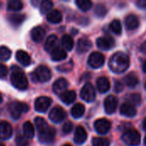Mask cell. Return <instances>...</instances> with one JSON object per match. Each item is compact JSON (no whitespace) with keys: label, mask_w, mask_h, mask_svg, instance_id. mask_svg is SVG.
<instances>
[{"label":"cell","mask_w":146,"mask_h":146,"mask_svg":"<svg viewBox=\"0 0 146 146\" xmlns=\"http://www.w3.org/2000/svg\"><path fill=\"white\" fill-rule=\"evenodd\" d=\"M109 65L113 72L117 74L123 73L128 68L130 65V59L127 54L123 52H116L110 58Z\"/></svg>","instance_id":"obj_1"},{"label":"cell","mask_w":146,"mask_h":146,"mask_svg":"<svg viewBox=\"0 0 146 146\" xmlns=\"http://www.w3.org/2000/svg\"><path fill=\"white\" fill-rule=\"evenodd\" d=\"M11 84L19 90H25L28 86L27 79L25 74L17 67L12 68V74L10 76Z\"/></svg>","instance_id":"obj_2"},{"label":"cell","mask_w":146,"mask_h":146,"mask_svg":"<svg viewBox=\"0 0 146 146\" xmlns=\"http://www.w3.org/2000/svg\"><path fill=\"white\" fill-rule=\"evenodd\" d=\"M51 78V72L50 68L44 65L38 66L33 74H32V80L33 81L46 82Z\"/></svg>","instance_id":"obj_3"},{"label":"cell","mask_w":146,"mask_h":146,"mask_svg":"<svg viewBox=\"0 0 146 146\" xmlns=\"http://www.w3.org/2000/svg\"><path fill=\"white\" fill-rule=\"evenodd\" d=\"M122 140L128 145L137 146L140 143V134L137 130L131 129L124 133L122 135Z\"/></svg>","instance_id":"obj_4"},{"label":"cell","mask_w":146,"mask_h":146,"mask_svg":"<svg viewBox=\"0 0 146 146\" xmlns=\"http://www.w3.org/2000/svg\"><path fill=\"white\" fill-rule=\"evenodd\" d=\"M28 110H29V106L23 103L14 102V103H11L9 105V112H10L12 118L14 119L20 118L21 115L22 113L27 112Z\"/></svg>","instance_id":"obj_5"},{"label":"cell","mask_w":146,"mask_h":146,"mask_svg":"<svg viewBox=\"0 0 146 146\" xmlns=\"http://www.w3.org/2000/svg\"><path fill=\"white\" fill-rule=\"evenodd\" d=\"M55 137L56 129L51 127H49L41 133H38V139L43 144H50L55 139Z\"/></svg>","instance_id":"obj_6"},{"label":"cell","mask_w":146,"mask_h":146,"mask_svg":"<svg viewBox=\"0 0 146 146\" xmlns=\"http://www.w3.org/2000/svg\"><path fill=\"white\" fill-rule=\"evenodd\" d=\"M80 96H81L82 99H84L85 101H86L88 103L92 102L96 97L93 86L91 83H86L83 86V88L80 92Z\"/></svg>","instance_id":"obj_7"},{"label":"cell","mask_w":146,"mask_h":146,"mask_svg":"<svg viewBox=\"0 0 146 146\" xmlns=\"http://www.w3.org/2000/svg\"><path fill=\"white\" fill-rule=\"evenodd\" d=\"M65 116H66L65 111L63 110L62 108L58 107V106L53 108L49 114V117L50 121L54 123H60L61 121L64 120Z\"/></svg>","instance_id":"obj_8"},{"label":"cell","mask_w":146,"mask_h":146,"mask_svg":"<svg viewBox=\"0 0 146 146\" xmlns=\"http://www.w3.org/2000/svg\"><path fill=\"white\" fill-rule=\"evenodd\" d=\"M104 56L99 52L92 53L88 58V64L93 68H100L104 65Z\"/></svg>","instance_id":"obj_9"},{"label":"cell","mask_w":146,"mask_h":146,"mask_svg":"<svg viewBox=\"0 0 146 146\" xmlns=\"http://www.w3.org/2000/svg\"><path fill=\"white\" fill-rule=\"evenodd\" d=\"M50 104H51V99L50 98L40 97V98L36 99L34 107H35L36 111L40 112V113H44L49 109Z\"/></svg>","instance_id":"obj_10"},{"label":"cell","mask_w":146,"mask_h":146,"mask_svg":"<svg viewBox=\"0 0 146 146\" xmlns=\"http://www.w3.org/2000/svg\"><path fill=\"white\" fill-rule=\"evenodd\" d=\"M111 124L110 122V121H108L107 119H99L98 121H96L95 124H94V127L96 129V131L100 133V134H105L109 132V130L110 129Z\"/></svg>","instance_id":"obj_11"},{"label":"cell","mask_w":146,"mask_h":146,"mask_svg":"<svg viewBox=\"0 0 146 146\" xmlns=\"http://www.w3.org/2000/svg\"><path fill=\"white\" fill-rule=\"evenodd\" d=\"M118 104V100L115 96L110 95L104 101V108L108 114H112L115 111Z\"/></svg>","instance_id":"obj_12"},{"label":"cell","mask_w":146,"mask_h":146,"mask_svg":"<svg viewBox=\"0 0 146 146\" xmlns=\"http://www.w3.org/2000/svg\"><path fill=\"white\" fill-rule=\"evenodd\" d=\"M13 130L9 123L6 121H0V139H9L12 135Z\"/></svg>","instance_id":"obj_13"},{"label":"cell","mask_w":146,"mask_h":146,"mask_svg":"<svg viewBox=\"0 0 146 146\" xmlns=\"http://www.w3.org/2000/svg\"><path fill=\"white\" fill-rule=\"evenodd\" d=\"M68 81L65 79H63V78L58 79L53 84V86H52L53 92L57 95H62L63 92H66V89L68 88Z\"/></svg>","instance_id":"obj_14"},{"label":"cell","mask_w":146,"mask_h":146,"mask_svg":"<svg viewBox=\"0 0 146 146\" xmlns=\"http://www.w3.org/2000/svg\"><path fill=\"white\" fill-rule=\"evenodd\" d=\"M86 139H87L86 131L85 130V128L83 127L79 126L76 128L75 133H74V142L78 145H81L86 140Z\"/></svg>","instance_id":"obj_15"},{"label":"cell","mask_w":146,"mask_h":146,"mask_svg":"<svg viewBox=\"0 0 146 146\" xmlns=\"http://www.w3.org/2000/svg\"><path fill=\"white\" fill-rule=\"evenodd\" d=\"M121 114L127 117H133L137 114V110L130 103H124L121 106Z\"/></svg>","instance_id":"obj_16"},{"label":"cell","mask_w":146,"mask_h":146,"mask_svg":"<svg viewBox=\"0 0 146 146\" xmlns=\"http://www.w3.org/2000/svg\"><path fill=\"white\" fill-rule=\"evenodd\" d=\"M114 40L108 37H101L97 40V45L101 50H110L114 46Z\"/></svg>","instance_id":"obj_17"},{"label":"cell","mask_w":146,"mask_h":146,"mask_svg":"<svg viewBox=\"0 0 146 146\" xmlns=\"http://www.w3.org/2000/svg\"><path fill=\"white\" fill-rule=\"evenodd\" d=\"M125 24H126L127 29H129V30H134V29H136L139 27V18L135 15L131 14V15H128L126 17Z\"/></svg>","instance_id":"obj_18"},{"label":"cell","mask_w":146,"mask_h":146,"mask_svg":"<svg viewBox=\"0 0 146 146\" xmlns=\"http://www.w3.org/2000/svg\"><path fill=\"white\" fill-rule=\"evenodd\" d=\"M45 36V32L44 30L40 27H34L32 32H31V37H32V39L36 42V43H40L44 38Z\"/></svg>","instance_id":"obj_19"},{"label":"cell","mask_w":146,"mask_h":146,"mask_svg":"<svg viewBox=\"0 0 146 146\" xmlns=\"http://www.w3.org/2000/svg\"><path fill=\"white\" fill-rule=\"evenodd\" d=\"M97 86H98V89L100 92L104 93L109 91L110 87V83L108 78L104 77V76H101L97 80Z\"/></svg>","instance_id":"obj_20"},{"label":"cell","mask_w":146,"mask_h":146,"mask_svg":"<svg viewBox=\"0 0 146 146\" xmlns=\"http://www.w3.org/2000/svg\"><path fill=\"white\" fill-rule=\"evenodd\" d=\"M57 37L56 35H50L47 38L44 43V50L48 52H52L57 46Z\"/></svg>","instance_id":"obj_21"},{"label":"cell","mask_w":146,"mask_h":146,"mask_svg":"<svg viewBox=\"0 0 146 146\" xmlns=\"http://www.w3.org/2000/svg\"><path fill=\"white\" fill-rule=\"evenodd\" d=\"M16 60L23 66H28L31 63L30 56L24 50H18L15 55Z\"/></svg>","instance_id":"obj_22"},{"label":"cell","mask_w":146,"mask_h":146,"mask_svg":"<svg viewBox=\"0 0 146 146\" xmlns=\"http://www.w3.org/2000/svg\"><path fill=\"white\" fill-rule=\"evenodd\" d=\"M92 47V43L87 38H81L79 39L77 44V50L80 53L86 52Z\"/></svg>","instance_id":"obj_23"},{"label":"cell","mask_w":146,"mask_h":146,"mask_svg":"<svg viewBox=\"0 0 146 146\" xmlns=\"http://www.w3.org/2000/svg\"><path fill=\"white\" fill-rule=\"evenodd\" d=\"M62 19V15L58 9L51 10L49 14H47V21L50 23H59Z\"/></svg>","instance_id":"obj_24"},{"label":"cell","mask_w":146,"mask_h":146,"mask_svg":"<svg viewBox=\"0 0 146 146\" xmlns=\"http://www.w3.org/2000/svg\"><path fill=\"white\" fill-rule=\"evenodd\" d=\"M61 100L66 104H72L75 98H76V92L74 91H66L65 92H63L61 96Z\"/></svg>","instance_id":"obj_25"},{"label":"cell","mask_w":146,"mask_h":146,"mask_svg":"<svg viewBox=\"0 0 146 146\" xmlns=\"http://www.w3.org/2000/svg\"><path fill=\"white\" fill-rule=\"evenodd\" d=\"M66 57H67V53L62 48L56 47L51 52V59L54 61H62Z\"/></svg>","instance_id":"obj_26"},{"label":"cell","mask_w":146,"mask_h":146,"mask_svg":"<svg viewBox=\"0 0 146 146\" xmlns=\"http://www.w3.org/2000/svg\"><path fill=\"white\" fill-rule=\"evenodd\" d=\"M23 134L27 139H31L34 136V128L30 121H27L23 125Z\"/></svg>","instance_id":"obj_27"},{"label":"cell","mask_w":146,"mask_h":146,"mask_svg":"<svg viewBox=\"0 0 146 146\" xmlns=\"http://www.w3.org/2000/svg\"><path fill=\"white\" fill-rule=\"evenodd\" d=\"M85 113V106L81 104H76L71 110V115L74 118H80Z\"/></svg>","instance_id":"obj_28"},{"label":"cell","mask_w":146,"mask_h":146,"mask_svg":"<svg viewBox=\"0 0 146 146\" xmlns=\"http://www.w3.org/2000/svg\"><path fill=\"white\" fill-rule=\"evenodd\" d=\"M124 82L126 83L127 86L134 87L139 84V78L135 74L130 73L127 75H126V77L124 78Z\"/></svg>","instance_id":"obj_29"},{"label":"cell","mask_w":146,"mask_h":146,"mask_svg":"<svg viewBox=\"0 0 146 146\" xmlns=\"http://www.w3.org/2000/svg\"><path fill=\"white\" fill-rule=\"evenodd\" d=\"M62 44L65 50H71L74 47V41H73V38H71V36H69L68 34L64 35L62 38Z\"/></svg>","instance_id":"obj_30"},{"label":"cell","mask_w":146,"mask_h":146,"mask_svg":"<svg viewBox=\"0 0 146 146\" xmlns=\"http://www.w3.org/2000/svg\"><path fill=\"white\" fill-rule=\"evenodd\" d=\"M22 7L23 3L20 0H10L8 2V9L10 11H19Z\"/></svg>","instance_id":"obj_31"},{"label":"cell","mask_w":146,"mask_h":146,"mask_svg":"<svg viewBox=\"0 0 146 146\" xmlns=\"http://www.w3.org/2000/svg\"><path fill=\"white\" fill-rule=\"evenodd\" d=\"M34 123H35V126L37 127V130L38 133H41L42 131L45 130L46 128L49 127L47 122L45 121V120L44 118H41V117H37L35 118L34 120Z\"/></svg>","instance_id":"obj_32"},{"label":"cell","mask_w":146,"mask_h":146,"mask_svg":"<svg viewBox=\"0 0 146 146\" xmlns=\"http://www.w3.org/2000/svg\"><path fill=\"white\" fill-rule=\"evenodd\" d=\"M25 19V16L21 14H15V15H11L9 17V21L11 22V24H13L14 26H18L20 25Z\"/></svg>","instance_id":"obj_33"},{"label":"cell","mask_w":146,"mask_h":146,"mask_svg":"<svg viewBox=\"0 0 146 146\" xmlns=\"http://www.w3.org/2000/svg\"><path fill=\"white\" fill-rule=\"evenodd\" d=\"M92 145L93 146H110V141L107 138L96 137L92 139Z\"/></svg>","instance_id":"obj_34"},{"label":"cell","mask_w":146,"mask_h":146,"mask_svg":"<svg viewBox=\"0 0 146 146\" xmlns=\"http://www.w3.org/2000/svg\"><path fill=\"white\" fill-rule=\"evenodd\" d=\"M53 7V3L50 1L48 0H44L40 3V12L42 14H46V13H50L51 9Z\"/></svg>","instance_id":"obj_35"},{"label":"cell","mask_w":146,"mask_h":146,"mask_svg":"<svg viewBox=\"0 0 146 146\" xmlns=\"http://www.w3.org/2000/svg\"><path fill=\"white\" fill-rule=\"evenodd\" d=\"M11 56V50L6 46L0 47V60L7 61Z\"/></svg>","instance_id":"obj_36"},{"label":"cell","mask_w":146,"mask_h":146,"mask_svg":"<svg viewBox=\"0 0 146 146\" xmlns=\"http://www.w3.org/2000/svg\"><path fill=\"white\" fill-rule=\"evenodd\" d=\"M76 4L80 9H81L82 11H86L91 9L92 3L91 1H87V0H78V1H76Z\"/></svg>","instance_id":"obj_37"},{"label":"cell","mask_w":146,"mask_h":146,"mask_svg":"<svg viewBox=\"0 0 146 146\" xmlns=\"http://www.w3.org/2000/svg\"><path fill=\"white\" fill-rule=\"evenodd\" d=\"M110 29L115 34H121V31H122V27H121V21L119 20H114L110 23Z\"/></svg>","instance_id":"obj_38"},{"label":"cell","mask_w":146,"mask_h":146,"mask_svg":"<svg viewBox=\"0 0 146 146\" xmlns=\"http://www.w3.org/2000/svg\"><path fill=\"white\" fill-rule=\"evenodd\" d=\"M128 100L133 106L139 105L141 104V96L138 93H133L128 96Z\"/></svg>","instance_id":"obj_39"},{"label":"cell","mask_w":146,"mask_h":146,"mask_svg":"<svg viewBox=\"0 0 146 146\" xmlns=\"http://www.w3.org/2000/svg\"><path fill=\"white\" fill-rule=\"evenodd\" d=\"M95 13L98 16L103 17L106 15L107 13V8L104 4H98L97 7L95 8Z\"/></svg>","instance_id":"obj_40"},{"label":"cell","mask_w":146,"mask_h":146,"mask_svg":"<svg viewBox=\"0 0 146 146\" xmlns=\"http://www.w3.org/2000/svg\"><path fill=\"white\" fill-rule=\"evenodd\" d=\"M72 68H73V62L71 61L57 67V69L62 72H68V71L72 70Z\"/></svg>","instance_id":"obj_41"},{"label":"cell","mask_w":146,"mask_h":146,"mask_svg":"<svg viewBox=\"0 0 146 146\" xmlns=\"http://www.w3.org/2000/svg\"><path fill=\"white\" fill-rule=\"evenodd\" d=\"M15 141H16L17 146L28 145V141H27V139L24 136H22V135H21V134H20V135H17Z\"/></svg>","instance_id":"obj_42"},{"label":"cell","mask_w":146,"mask_h":146,"mask_svg":"<svg viewBox=\"0 0 146 146\" xmlns=\"http://www.w3.org/2000/svg\"><path fill=\"white\" fill-rule=\"evenodd\" d=\"M73 130V124L70 121H68L66 123H64V125L62 126V132L65 134H68L72 132Z\"/></svg>","instance_id":"obj_43"},{"label":"cell","mask_w":146,"mask_h":146,"mask_svg":"<svg viewBox=\"0 0 146 146\" xmlns=\"http://www.w3.org/2000/svg\"><path fill=\"white\" fill-rule=\"evenodd\" d=\"M8 73V68L5 65L0 63V78H4L7 75Z\"/></svg>","instance_id":"obj_44"},{"label":"cell","mask_w":146,"mask_h":146,"mask_svg":"<svg viewBox=\"0 0 146 146\" xmlns=\"http://www.w3.org/2000/svg\"><path fill=\"white\" fill-rule=\"evenodd\" d=\"M136 4L141 9H146V0H139L136 2Z\"/></svg>","instance_id":"obj_45"},{"label":"cell","mask_w":146,"mask_h":146,"mask_svg":"<svg viewBox=\"0 0 146 146\" xmlns=\"http://www.w3.org/2000/svg\"><path fill=\"white\" fill-rule=\"evenodd\" d=\"M115 91L116 92H121L123 90V85H122V83L121 82H119V81L115 82Z\"/></svg>","instance_id":"obj_46"},{"label":"cell","mask_w":146,"mask_h":146,"mask_svg":"<svg viewBox=\"0 0 146 146\" xmlns=\"http://www.w3.org/2000/svg\"><path fill=\"white\" fill-rule=\"evenodd\" d=\"M140 50H141V52H143L144 54H145L146 55V41H145V42L142 44V45H141V47H140Z\"/></svg>","instance_id":"obj_47"},{"label":"cell","mask_w":146,"mask_h":146,"mask_svg":"<svg viewBox=\"0 0 146 146\" xmlns=\"http://www.w3.org/2000/svg\"><path fill=\"white\" fill-rule=\"evenodd\" d=\"M143 127H144L145 130H146V118H145V120L143 121Z\"/></svg>","instance_id":"obj_48"},{"label":"cell","mask_w":146,"mask_h":146,"mask_svg":"<svg viewBox=\"0 0 146 146\" xmlns=\"http://www.w3.org/2000/svg\"><path fill=\"white\" fill-rule=\"evenodd\" d=\"M143 69H144V71L146 73V62L143 64Z\"/></svg>","instance_id":"obj_49"},{"label":"cell","mask_w":146,"mask_h":146,"mask_svg":"<svg viewBox=\"0 0 146 146\" xmlns=\"http://www.w3.org/2000/svg\"><path fill=\"white\" fill-rule=\"evenodd\" d=\"M2 101H3V98H2V96H1V94H0V104L2 103Z\"/></svg>","instance_id":"obj_50"},{"label":"cell","mask_w":146,"mask_h":146,"mask_svg":"<svg viewBox=\"0 0 146 146\" xmlns=\"http://www.w3.org/2000/svg\"><path fill=\"white\" fill-rule=\"evenodd\" d=\"M62 146H72V145H68V144H67V145H62Z\"/></svg>","instance_id":"obj_51"},{"label":"cell","mask_w":146,"mask_h":146,"mask_svg":"<svg viewBox=\"0 0 146 146\" xmlns=\"http://www.w3.org/2000/svg\"><path fill=\"white\" fill-rule=\"evenodd\" d=\"M145 145H146V136H145Z\"/></svg>","instance_id":"obj_52"},{"label":"cell","mask_w":146,"mask_h":146,"mask_svg":"<svg viewBox=\"0 0 146 146\" xmlns=\"http://www.w3.org/2000/svg\"><path fill=\"white\" fill-rule=\"evenodd\" d=\"M0 146H4V145H3V144H1V143H0Z\"/></svg>","instance_id":"obj_53"},{"label":"cell","mask_w":146,"mask_h":146,"mask_svg":"<svg viewBox=\"0 0 146 146\" xmlns=\"http://www.w3.org/2000/svg\"><path fill=\"white\" fill-rule=\"evenodd\" d=\"M145 89H146V82H145Z\"/></svg>","instance_id":"obj_54"}]
</instances>
